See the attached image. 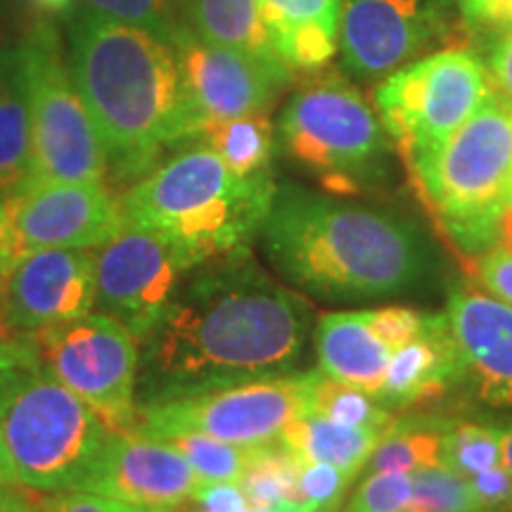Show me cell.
I'll return each mask as SVG.
<instances>
[{
    "mask_svg": "<svg viewBox=\"0 0 512 512\" xmlns=\"http://www.w3.org/2000/svg\"><path fill=\"white\" fill-rule=\"evenodd\" d=\"M309 328V302L256 264L252 249L204 261L140 344L136 403L292 373Z\"/></svg>",
    "mask_w": 512,
    "mask_h": 512,
    "instance_id": "6da1fadb",
    "label": "cell"
},
{
    "mask_svg": "<svg viewBox=\"0 0 512 512\" xmlns=\"http://www.w3.org/2000/svg\"><path fill=\"white\" fill-rule=\"evenodd\" d=\"M67 64L114 183L133 185L166 147L192 140L176 48L164 36L79 10L69 22Z\"/></svg>",
    "mask_w": 512,
    "mask_h": 512,
    "instance_id": "7a4b0ae2",
    "label": "cell"
},
{
    "mask_svg": "<svg viewBox=\"0 0 512 512\" xmlns=\"http://www.w3.org/2000/svg\"><path fill=\"white\" fill-rule=\"evenodd\" d=\"M261 235L287 283L330 302L396 297L430 271V252L413 223L297 185L275 190Z\"/></svg>",
    "mask_w": 512,
    "mask_h": 512,
    "instance_id": "3957f363",
    "label": "cell"
},
{
    "mask_svg": "<svg viewBox=\"0 0 512 512\" xmlns=\"http://www.w3.org/2000/svg\"><path fill=\"white\" fill-rule=\"evenodd\" d=\"M275 190L271 174L235 176L211 147L197 143L128 185L119 204L128 223L155 230L195 268L252 249Z\"/></svg>",
    "mask_w": 512,
    "mask_h": 512,
    "instance_id": "277c9868",
    "label": "cell"
},
{
    "mask_svg": "<svg viewBox=\"0 0 512 512\" xmlns=\"http://www.w3.org/2000/svg\"><path fill=\"white\" fill-rule=\"evenodd\" d=\"M112 430L41 366L0 370V463L10 484L83 491Z\"/></svg>",
    "mask_w": 512,
    "mask_h": 512,
    "instance_id": "5b68a950",
    "label": "cell"
},
{
    "mask_svg": "<svg viewBox=\"0 0 512 512\" xmlns=\"http://www.w3.org/2000/svg\"><path fill=\"white\" fill-rule=\"evenodd\" d=\"M283 152L332 192H356L380 174L387 152L384 126L349 81L313 79L287 100L278 119Z\"/></svg>",
    "mask_w": 512,
    "mask_h": 512,
    "instance_id": "8992f818",
    "label": "cell"
},
{
    "mask_svg": "<svg viewBox=\"0 0 512 512\" xmlns=\"http://www.w3.org/2000/svg\"><path fill=\"white\" fill-rule=\"evenodd\" d=\"M448 233L465 252L512 192V110L489 98L437 150L413 162Z\"/></svg>",
    "mask_w": 512,
    "mask_h": 512,
    "instance_id": "52a82bcc",
    "label": "cell"
},
{
    "mask_svg": "<svg viewBox=\"0 0 512 512\" xmlns=\"http://www.w3.org/2000/svg\"><path fill=\"white\" fill-rule=\"evenodd\" d=\"M29 74L31 181L107 183L98 126L62 57L60 38L38 19L22 43Z\"/></svg>",
    "mask_w": 512,
    "mask_h": 512,
    "instance_id": "ba28073f",
    "label": "cell"
},
{
    "mask_svg": "<svg viewBox=\"0 0 512 512\" xmlns=\"http://www.w3.org/2000/svg\"><path fill=\"white\" fill-rule=\"evenodd\" d=\"M491 98L484 62L463 48H446L389 74L375 91L382 126L418 162L456 133Z\"/></svg>",
    "mask_w": 512,
    "mask_h": 512,
    "instance_id": "9c48e42d",
    "label": "cell"
},
{
    "mask_svg": "<svg viewBox=\"0 0 512 512\" xmlns=\"http://www.w3.org/2000/svg\"><path fill=\"white\" fill-rule=\"evenodd\" d=\"M29 339L38 366L98 413L112 432L136 427L140 344L105 313L36 330Z\"/></svg>",
    "mask_w": 512,
    "mask_h": 512,
    "instance_id": "30bf717a",
    "label": "cell"
},
{
    "mask_svg": "<svg viewBox=\"0 0 512 512\" xmlns=\"http://www.w3.org/2000/svg\"><path fill=\"white\" fill-rule=\"evenodd\" d=\"M309 408V373H285L138 406L136 430H192L242 448L278 444Z\"/></svg>",
    "mask_w": 512,
    "mask_h": 512,
    "instance_id": "8fae6325",
    "label": "cell"
},
{
    "mask_svg": "<svg viewBox=\"0 0 512 512\" xmlns=\"http://www.w3.org/2000/svg\"><path fill=\"white\" fill-rule=\"evenodd\" d=\"M124 226L107 183L29 181L0 197V247L10 266L43 249H98Z\"/></svg>",
    "mask_w": 512,
    "mask_h": 512,
    "instance_id": "7c38bea8",
    "label": "cell"
},
{
    "mask_svg": "<svg viewBox=\"0 0 512 512\" xmlns=\"http://www.w3.org/2000/svg\"><path fill=\"white\" fill-rule=\"evenodd\" d=\"M190 271L169 240L126 221L110 242L95 249V309L143 344Z\"/></svg>",
    "mask_w": 512,
    "mask_h": 512,
    "instance_id": "4fadbf2b",
    "label": "cell"
},
{
    "mask_svg": "<svg viewBox=\"0 0 512 512\" xmlns=\"http://www.w3.org/2000/svg\"><path fill=\"white\" fill-rule=\"evenodd\" d=\"M192 140L207 124L266 114L290 83L292 72L242 50L216 46L183 29L174 41Z\"/></svg>",
    "mask_w": 512,
    "mask_h": 512,
    "instance_id": "5bb4252c",
    "label": "cell"
},
{
    "mask_svg": "<svg viewBox=\"0 0 512 512\" xmlns=\"http://www.w3.org/2000/svg\"><path fill=\"white\" fill-rule=\"evenodd\" d=\"M95 309L93 249H43L10 268L0 294V335L24 337Z\"/></svg>",
    "mask_w": 512,
    "mask_h": 512,
    "instance_id": "9a60e30c",
    "label": "cell"
},
{
    "mask_svg": "<svg viewBox=\"0 0 512 512\" xmlns=\"http://www.w3.org/2000/svg\"><path fill=\"white\" fill-rule=\"evenodd\" d=\"M439 0H342L339 50L363 79H387L425 53L441 31Z\"/></svg>",
    "mask_w": 512,
    "mask_h": 512,
    "instance_id": "2e32d148",
    "label": "cell"
},
{
    "mask_svg": "<svg viewBox=\"0 0 512 512\" xmlns=\"http://www.w3.org/2000/svg\"><path fill=\"white\" fill-rule=\"evenodd\" d=\"M200 486V477L174 446L133 427L110 434L83 491L147 512H178Z\"/></svg>",
    "mask_w": 512,
    "mask_h": 512,
    "instance_id": "e0dca14e",
    "label": "cell"
},
{
    "mask_svg": "<svg viewBox=\"0 0 512 512\" xmlns=\"http://www.w3.org/2000/svg\"><path fill=\"white\" fill-rule=\"evenodd\" d=\"M446 318L470 392L486 406H512V306L491 292L453 287Z\"/></svg>",
    "mask_w": 512,
    "mask_h": 512,
    "instance_id": "ac0fdd59",
    "label": "cell"
},
{
    "mask_svg": "<svg viewBox=\"0 0 512 512\" xmlns=\"http://www.w3.org/2000/svg\"><path fill=\"white\" fill-rule=\"evenodd\" d=\"M463 382L456 339L446 313L430 316L418 339L392 351L387 377L377 403L384 408H411L444 396L453 384Z\"/></svg>",
    "mask_w": 512,
    "mask_h": 512,
    "instance_id": "d6986e66",
    "label": "cell"
},
{
    "mask_svg": "<svg viewBox=\"0 0 512 512\" xmlns=\"http://www.w3.org/2000/svg\"><path fill=\"white\" fill-rule=\"evenodd\" d=\"M318 370L373 396L382 392L392 349L370 330L366 311L323 313L313 330Z\"/></svg>",
    "mask_w": 512,
    "mask_h": 512,
    "instance_id": "ffe728a7",
    "label": "cell"
},
{
    "mask_svg": "<svg viewBox=\"0 0 512 512\" xmlns=\"http://www.w3.org/2000/svg\"><path fill=\"white\" fill-rule=\"evenodd\" d=\"M275 55L290 72H318L339 50L342 0H259Z\"/></svg>",
    "mask_w": 512,
    "mask_h": 512,
    "instance_id": "44dd1931",
    "label": "cell"
},
{
    "mask_svg": "<svg viewBox=\"0 0 512 512\" xmlns=\"http://www.w3.org/2000/svg\"><path fill=\"white\" fill-rule=\"evenodd\" d=\"M31 181L29 74L22 46L0 53V197Z\"/></svg>",
    "mask_w": 512,
    "mask_h": 512,
    "instance_id": "7402d4cb",
    "label": "cell"
},
{
    "mask_svg": "<svg viewBox=\"0 0 512 512\" xmlns=\"http://www.w3.org/2000/svg\"><path fill=\"white\" fill-rule=\"evenodd\" d=\"M387 430L347 427L320 415L304 413L280 437L302 463H328L358 477L366 470L375 446Z\"/></svg>",
    "mask_w": 512,
    "mask_h": 512,
    "instance_id": "603a6c76",
    "label": "cell"
},
{
    "mask_svg": "<svg viewBox=\"0 0 512 512\" xmlns=\"http://www.w3.org/2000/svg\"><path fill=\"white\" fill-rule=\"evenodd\" d=\"M183 15L202 41L285 64L275 55L259 0H183Z\"/></svg>",
    "mask_w": 512,
    "mask_h": 512,
    "instance_id": "cb8c5ba5",
    "label": "cell"
},
{
    "mask_svg": "<svg viewBox=\"0 0 512 512\" xmlns=\"http://www.w3.org/2000/svg\"><path fill=\"white\" fill-rule=\"evenodd\" d=\"M195 140L211 147L221 162L242 178L271 174L278 147V133L266 114L214 121L204 126Z\"/></svg>",
    "mask_w": 512,
    "mask_h": 512,
    "instance_id": "d4e9b609",
    "label": "cell"
},
{
    "mask_svg": "<svg viewBox=\"0 0 512 512\" xmlns=\"http://www.w3.org/2000/svg\"><path fill=\"white\" fill-rule=\"evenodd\" d=\"M448 420L441 418H413L394 420V425L382 434L375 446L366 470L375 472H413L425 467L441 465V448H444Z\"/></svg>",
    "mask_w": 512,
    "mask_h": 512,
    "instance_id": "484cf974",
    "label": "cell"
},
{
    "mask_svg": "<svg viewBox=\"0 0 512 512\" xmlns=\"http://www.w3.org/2000/svg\"><path fill=\"white\" fill-rule=\"evenodd\" d=\"M299 470H302V460L280 441L256 446L249 451L238 486L245 494L249 508H283L299 512L294 508Z\"/></svg>",
    "mask_w": 512,
    "mask_h": 512,
    "instance_id": "4316f807",
    "label": "cell"
},
{
    "mask_svg": "<svg viewBox=\"0 0 512 512\" xmlns=\"http://www.w3.org/2000/svg\"><path fill=\"white\" fill-rule=\"evenodd\" d=\"M306 413L320 415L347 427H368V430H389L394 415L373 396L349 384L337 382L320 370L309 373V408Z\"/></svg>",
    "mask_w": 512,
    "mask_h": 512,
    "instance_id": "83f0119b",
    "label": "cell"
},
{
    "mask_svg": "<svg viewBox=\"0 0 512 512\" xmlns=\"http://www.w3.org/2000/svg\"><path fill=\"white\" fill-rule=\"evenodd\" d=\"M441 463L463 477L503 465V427L491 422L448 420Z\"/></svg>",
    "mask_w": 512,
    "mask_h": 512,
    "instance_id": "f1b7e54d",
    "label": "cell"
},
{
    "mask_svg": "<svg viewBox=\"0 0 512 512\" xmlns=\"http://www.w3.org/2000/svg\"><path fill=\"white\" fill-rule=\"evenodd\" d=\"M157 439H164L166 444L176 448L181 456L188 460L195 475L202 484L211 482H235L245 470V463L252 448H242L228 441L214 439L209 434L192 432V430H171L157 434Z\"/></svg>",
    "mask_w": 512,
    "mask_h": 512,
    "instance_id": "f546056e",
    "label": "cell"
},
{
    "mask_svg": "<svg viewBox=\"0 0 512 512\" xmlns=\"http://www.w3.org/2000/svg\"><path fill=\"white\" fill-rule=\"evenodd\" d=\"M79 10L133 24L174 41L185 27L183 0H79Z\"/></svg>",
    "mask_w": 512,
    "mask_h": 512,
    "instance_id": "4dcf8cb0",
    "label": "cell"
},
{
    "mask_svg": "<svg viewBox=\"0 0 512 512\" xmlns=\"http://www.w3.org/2000/svg\"><path fill=\"white\" fill-rule=\"evenodd\" d=\"M408 508L418 512H479L467 477L441 465L413 472Z\"/></svg>",
    "mask_w": 512,
    "mask_h": 512,
    "instance_id": "1f68e13d",
    "label": "cell"
},
{
    "mask_svg": "<svg viewBox=\"0 0 512 512\" xmlns=\"http://www.w3.org/2000/svg\"><path fill=\"white\" fill-rule=\"evenodd\" d=\"M354 477L328 463H302L294 508L299 512H337Z\"/></svg>",
    "mask_w": 512,
    "mask_h": 512,
    "instance_id": "d6a6232c",
    "label": "cell"
},
{
    "mask_svg": "<svg viewBox=\"0 0 512 512\" xmlns=\"http://www.w3.org/2000/svg\"><path fill=\"white\" fill-rule=\"evenodd\" d=\"M411 491V475L375 472L356 486L342 512H401L411 503Z\"/></svg>",
    "mask_w": 512,
    "mask_h": 512,
    "instance_id": "836d02e7",
    "label": "cell"
},
{
    "mask_svg": "<svg viewBox=\"0 0 512 512\" xmlns=\"http://www.w3.org/2000/svg\"><path fill=\"white\" fill-rule=\"evenodd\" d=\"M366 318L370 330L392 351L418 339L430 323V313L406 309V306H384V309L366 311Z\"/></svg>",
    "mask_w": 512,
    "mask_h": 512,
    "instance_id": "e575fe53",
    "label": "cell"
},
{
    "mask_svg": "<svg viewBox=\"0 0 512 512\" xmlns=\"http://www.w3.org/2000/svg\"><path fill=\"white\" fill-rule=\"evenodd\" d=\"M479 512H512V475L505 465H496L467 477Z\"/></svg>",
    "mask_w": 512,
    "mask_h": 512,
    "instance_id": "d590c367",
    "label": "cell"
},
{
    "mask_svg": "<svg viewBox=\"0 0 512 512\" xmlns=\"http://www.w3.org/2000/svg\"><path fill=\"white\" fill-rule=\"evenodd\" d=\"M48 512H147L131 508L112 498H105L93 491H57V494H46Z\"/></svg>",
    "mask_w": 512,
    "mask_h": 512,
    "instance_id": "8d00e7d4",
    "label": "cell"
},
{
    "mask_svg": "<svg viewBox=\"0 0 512 512\" xmlns=\"http://www.w3.org/2000/svg\"><path fill=\"white\" fill-rule=\"evenodd\" d=\"M510 252L512 254V192L501 207H498L491 219L484 223L482 230L477 233L475 242H472L470 252Z\"/></svg>",
    "mask_w": 512,
    "mask_h": 512,
    "instance_id": "74e56055",
    "label": "cell"
},
{
    "mask_svg": "<svg viewBox=\"0 0 512 512\" xmlns=\"http://www.w3.org/2000/svg\"><path fill=\"white\" fill-rule=\"evenodd\" d=\"M458 8L475 29H512V0H458Z\"/></svg>",
    "mask_w": 512,
    "mask_h": 512,
    "instance_id": "f35d334b",
    "label": "cell"
},
{
    "mask_svg": "<svg viewBox=\"0 0 512 512\" xmlns=\"http://www.w3.org/2000/svg\"><path fill=\"white\" fill-rule=\"evenodd\" d=\"M479 280L494 297L512 306V254L510 252H486L479 259Z\"/></svg>",
    "mask_w": 512,
    "mask_h": 512,
    "instance_id": "ab89813d",
    "label": "cell"
},
{
    "mask_svg": "<svg viewBox=\"0 0 512 512\" xmlns=\"http://www.w3.org/2000/svg\"><path fill=\"white\" fill-rule=\"evenodd\" d=\"M195 512H240L249 508L247 498L235 482L202 484L192 498Z\"/></svg>",
    "mask_w": 512,
    "mask_h": 512,
    "instance_id": "60d3db41",
    "label": "cell"
},
{
    "mask_svg": "<svg viewBox=\"0 0 512 512\" xmlns=\"http://www.w3.org/2000/svg\"><path fill=\"white\" fill-rule=\"evenodd\" d=\"M486 72H489L491 86H496L498 100L512 107V29L503 31L496 46L491 48Z\"/></svg>",
    "mask_w": 512,
    "mask_h": 512,
    "instance_id": "b9f144b4",
    "label": "cell"
},
{
    "mask_svg": "<svg viewBox=\"0 0 512 512\" xmlns=\"http://www.w3.org/2000/svg\"><path fill=\"white\" fill-rule=\"evenodd\" d=\"M0 512H48L46 494L19 484L0 486Z\"/></svg>",
    "mask_w": 512,
    "mask_h": 512,
    "instance_id": "7bdbcfd3",
    "label": "cell"
},
{
    "mask_svg": "<svg viewBox=\"0 0 512 512\" xmlns=\"http://www.w3.org/2000/svg\"><path fill=\"white\" fill-rule=\"evenodd\" d=\"M17 366H38L34 349L27 337H5L0 335V370Z\"/></svg>",
    "mask_w": 512,
    "mask_h": 512,
    "instance_id": "ee69618b",
    "label": "cell"
},
{
    "mask_svg": "<svg viewBox=\"0 0 512 512\" xmlns=\"http://www.w3.org/2000/svg\"><path fill=\"white\" fill-rule=\"evenodd\" d=\"M24 3L29 5L38 19L69 15L74 8H79V0H24Z\"/></svg>",
    "mask_w": 512,
    "mask_h": 512,
    "instance_id": "f6af8a7d",
    "label": "cell"
},
{
    "mask_svg": "<svg viewBox=\"0 0 512 512\" xmlns=\"http://www.w3.org/2000/svg\"><path fill=\"white\" fill-rule=\"evenodd\" d=\"M503 465L512 475V422L503 427Z\"/></svg>",
    "mask_w": 512,
    "mask_h": 512,
    "instance_id": "bcb514c9",
    "label": "cell"
},
{
    "mask_svg": "<svg viewBox=\"0 0 512 512\" xmlns=\"http://www.w3.org/2000/svg\"><path fill=\"white\" fill-rule=\"evenodd\" d=\"M10 268H12V266L8 264V259H5L3 247H0V294H3V290H5V283H8Z\"/></svg>",
    "mask_w": 512,
    "mask_h": 512,
    "instance_id": "7dc6e473",
    "label": "cell"
},
{
    "mask_svg": "<svg viewBox=\"0 0 512 512\" xmlns=\"http://www.w3.org/2000/svg\"><path fill=\"white\" fill-rule=\"evenodd\" d=\"M240 512H292V510H283V508H245Z\"/></svg>",
    "mask_w": 512,
    "mask_h": 512,
    "instance_id": "c3c4849f",
    "label": "cell"
},
{
    "mask_svg": "<svg viewBox=\"0 0 512 512\" xmlns=\"http://www.w3.org/2000/svg\"><path fill=\"white\" fill-rule=\"evenodd\" d=\"M3 484H10V479H8V475H5L3 463H0V486H3Z\"/></svg>",
    "mask_w": 512,
    "mask_h": 512,
    "instance_id": "681fc988",
    "label": "cell"
},
{
    "mask_svg": "<svg viewBox=\"0 0 512 512\" xmlns=\"http://www.w3.org/2000/svg\"><path fill=\"white\" fill-rule=\"evenodd\" d=\"M401 512H418V510H411V508H406V510H401Z\"/></svg>",
    "mask_w": 512,
    "mask_h": 512,
    "instance_id": "f907efd6",
    "label": "cell"
},
{
    "mask_svg": "<svg viewBox=\"0 0 512 512\" xmlns=\"http://www.w3.org/2000/svg\"><path fill=\"white\" fill-rule=\"evenodd\" d=\"M0 43H3V36H0Z\"/></svg>",
    "mask_w": 512,
    "mask_h": 512,
    "instance_id": "816d5d0a",
    "label": "cell"
},
{
    "mask_svg": "<svg viewBox=\"0 0 512 512\" xmlns=\"http://www.w3.org/2000/svg\"><path fill=\"white\" fill-rule=\"evenodd\" d=\"M178 512H181V510H178Z\"/></svg>",
    "mask_w": 512,
    "mask_h": 512,
    "instance_id": "f5cc1de1",
    "label": "cell"
},
{
    "mask_svg": "<svg viewBox=\"0 0 512 512\" xmlns=\"http://www.w3.org/2000/svg\"><path fill=\"white\" fill-rule=\"evenodd\" d=\"M510 110H512V107H510Z\"/></svg>",
    "mask_w": 512,
    "mask_h": 512,
    "instance_id": "db71d44e",
    "label": "cell"
}]
</instances>
